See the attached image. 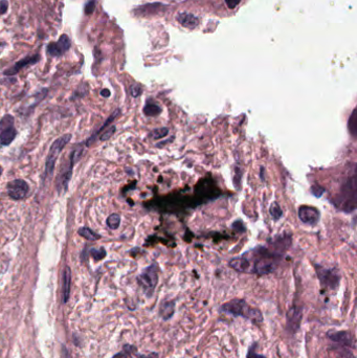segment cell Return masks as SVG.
<instances>
[{
	"instance_id": "cell-1",
	"label": "cell",
	"mask_w": 357,
	"mask_h": 358,
	"mask_svg": "<svg viewBox=\"0 0 357 358\" xmlns=\"http://www.w3.org/2000/svg\"><path fill=\"white\" fill-rule=\"evenodd\" d=\"M219 311L234 317H244L253 324H261L264 321L260 309L250 307L244 300H240V298H234V300L224 303L220 306Z\"/></svg>"
},
{
	"instance_id": "cell-2",
	"label": "cell",
	"mask_w": 357,
	"mask_h": 358,
	"mask_svg": "<svg viewBox=\"0 0 357 358\" xmlns=\"http://www.w3.org/2000/svg\"><path fill=\"white\" fill-rule=\"evenodd\" d=\"M70 139H71V134H65L61 137L57 138L52 144L45 161V176L53 175L57 159L59 155H60V153L63 151V149L65 148V146L70 142Z\"/></svg>"
},
{
	"instance_id": "cell-3",
	"label": "cell",
	"mask_w": 357,
	"mask_h": 358,
	"mask_svg": "<svg viewBox=\"0 0 357 358\" xmlns=\"http://www.w3.org/2000/svg\"><path fill=\"white\" fill-rule=\"evenodd\" d=\"M137 283L148 296H151L158 283V271L156 264H151L149 267L144 269V271L137 276Z\"/></svg>"
},
{
	"instance_id": "cell-4",
	"label": "cell",
	"mask_w": 357,
	"mask_h": 358,
	"mask_svg": "<svg viewBox=\"0 0 357 358\" xmlns=\"http://www.w3.org/2000/svg\"><path fill=\"white\" fill-rule=\"evenodd\" d=\"M315 270L324 288H328L331 290H336L339 288L341 275L335 269H328L319 265H315Z\"/></svg>"
},
{
	"instance_id": "cell-5",
	"label": "cell",
	"mask_w": 357,
	"mask_h": 358,
	"mask_svg": "<svg viewBox=\"0 0 357 358\" xmlns=\"http://www.w3.org/2000/svg\"><path fill=\"white\" fill-rule=\"evenodd\" d=\"M14 121V116L11 114H6L0 119V145L2 146L12 144L17 135Z\"/></svg>"
},
{
	"instance_id": "cell-6",
	"label": "cell",
	"mask_w": 357,
	"mask_h": 358,
	"mask_svg": "<svg viewBox=\"0 0 357 358\" xmlns=\"http://www.w3.org/2000/svg\"><path fill=\"white\" fill-rule=\"evenodd\" d=\"M7 189L13 200H22L30 193V186L23 179H14L8 184Z\"/></svg>"
},
{
	"instance_id": "cell-7",
	"label": "cell",
	"mask_w": 357,
	"mask_h": 358,
	"mask_svg": "<svg viewBox=\"0 0 357 358\" xmlns=\"http://www.w3.org/2000/svg\"><path fill=\"white\" fill-rule=\"evenodd\" d=\"M303 320V310L300 306H291L286 313V327L289 333L295 334L301 327Z\"/></svg>"
},
{
	"instance_id": "cell-8",
	"label": "cell",
	"mask_w": 357,
	"mask_h": 358,
	"mask_svg": "<svg viewBox=\"0 0 357 358\" xmlns=\"http://www.w3.org/2000/svg\"><path fill=\"white\" fill-rule=\"evenodd\" d=\"M73 166H74V164L71 162V159L69 158L68 163L63 165L62 168L60 169V172H59V175L57 177V182H56L59 194H63L67 191L68 184L70 182V178L72 175Z\"/></svg>"
},
{
	"instance_id": "cell-9",
	"label": "cell",
	"mask_w": 357,
	"mask_h": 358,
	"mask_svg": "<svg viewBox=\"0 0 357 358\" xmlns=\"http://www.w3.org/2000/svg\"><path fill=\"white\" fill-rule=\"evenodd\" d=\"M341 203L343 206H347V211H351L355 209V200H356V185H355V177L352 176L347 185L343 189V193L341 195Z\"/></svg>"
},
{
	"instance_id": "cell-10",
	"label": "cell",
	"mask_w": 357,
	"mask_h": 358,
	"mask_svg": "<svg viewBox=\"0 0 357 358\" xmlns=\"http://www.w3.org/2000/svg\"><path fill=\"white\" fill-rule=\"evenodd\" d=\"M327 337L331 342L344 346L346 348H355L354 337L348 331H329L327 333Z\"/></svg>"
},
{
	"instance_id": "cell-11",
	"label": "cell",
	"mask_w": 357,
	"mask_h": 358,
	"mask_svg": "<svg viewBox=\"0 0 357 358\" xmlns=\"http://www.w3.org/2000/svg\"><path fill=\"white\" fill-rule=\"evenodd\" d=\"M299 218L300 220L307 225H315L320 221L321 214L319 210H316L312 207L302 206L299 208Z\"/></svg>"
},
{
	"instance_id": "cell-12",
	"label": "cell",
	"mask_w": 357,
	"mask_h": 358,
	"mask_svg": "<svg viewBox=\"0 0 357 358\" xmlns=\"http://www.w3.org/2000/svg\"><path fill=\"white\" fill-rule=\"evenodd\" d=\"M70 39L66 35H62L57 42L47 45V53L52 57H60L70 48Z\"/></svg>"
},
{
	"instance_id": "cell-13",
	"label": "cell",
	"mask_w": 357,
	"mask_h": 358,
	"mask_svg": "<svg viewBox=\"0 0 357 358\" xmlns=\"http://www.w3.org/2000/svg\"><path fill=\"white\" fill-rule=\"evenodd\" d=\"M39 60H40V56L39 55H34V56H30V57H26L24 59L20 60V61H18L17 63H15L11 68L7 69L5 71L6 75H15L17 74L19 71L22 70L24 67L31 66L36 64Z\"/></svg>"
},
{
	"instance_id": "cell-14",
	"label": "cell",
	"mask_w": 357,
	"mask_h": 358,
	"mask_svg": "<svg viewBox=\"0 0 357 358\" xmlns=\"http://www.w3.org/2000/svg\"><path fill=\"white\" fill-rule=\"evenodd\" d=\"M228 265L238 272L252 273V263L246 258H235L228 262Z\"/></svg>"
},
{
	"instance_id": "cell-15",
	"label": "cell",
	"mask_w": 357,
	"mask_h": 358,
	"mask_svg": "<svg viewBox=\"0 0 357 358\" xmlns=\"http://www.w3.org/2000/svg\"><path fill=\"white\" fill-rule=\"evenodd\" d=\"M70 283H71V271L68 266L64 268L62 273V296L63 303H66L69 298L70 293Z\"/></svg>"
},
{
	"instance_id": "cell-16",
	"label": "cell",
	"mask_w": 357,
	"mask_h": 358,
	"mask_svg": "<svg viewBox=\"0 0 357 358\" xmlns=\"http://www.w3.org/2000/svg\"><path fill=\"white\" fill-rule=\"evenodd\" d=\"M175 313V302L167 301L163 302L160 307V314L164 321H169Z\"/></svg>"
},
{
	"instance_id": "cell-17",
	"label": "cell",
	"mask_w": 357,
	"mask_h": 358,
	"mask_svg": "<svg viewBox=\"0 0 357 358\" xmlns=\"http://www.w3.org/2000/svg\"><path fill=\"white\" fill-rule=\"evenodd\" d=\"M163 111L162 107L156 104V103H150V102H147V104L145 105L144 107V113L146 116H156L158 114H161V112Z\"/></svg>"
},
{
	"instance_id": "cell-18",
	"label": "cell",
	"mask_w": 357,
	"mask_h": 358,
	"mask_svg": "<svg viewBox=\"0 0 357 358\" xmlns=\"http://www.w3.org/2000/svg\"><path fill=\"white\" fill-rule=\"evenodd\" d=\"M78 234L80 235L81 237L85 238L86 240H89V241H95V240H98V239H101L100 235H98L95 232H93L89 227H81L80 229H79Z\"/></svg>"
},
{
	"instance_id": "cell-19",
	"label": "cell",
	"mask_w": 357,
	"mask_h": 358,
	"mask_svg": "<svg viewBox=\"0 0 357 358\" xmlns=\"http://www.w3.org/2000/svg\"><path fill=\"white\" fill-rule=\"evenodd\" d=\"M120 114H121V110H120V109H116V110H115V111H114V112H113V113L110 115V117L107 119V121L105 122V124H104V125H103V126L100 128V130H98L96 133H94V134H93V135H92V136H91V137L88 139V141H87V146L89 147V146L91 145V143L93 142V138H94V136H95L96 134L100 133V132H102L103 130H105V129H106V128H107V127H108V126H109V125L112 123L113 119H115L117 116H120Z\"/></svg>"
},
{
	"instance_id": "cell-20",
	"label": "cell",
	"mask_w": 357,
	"mask_h": 358,
	"mask_svg": "<svg viewBox=\"0 0 357 358\" xmlns=\"http://www.w3.org/2000/svg\"><path fill=\"white\" fill-rule=\"evenodd\" d=\"M124 350L126 351V353L128 354H132L134 355L136 358H158V354L155 352H151L149 354H141L136 352V348L133 346H125Z\"/></svg>"
},
{
	"instance_id": "cell-21",
	"label": "cell",
	"mask_w": 357,
	"mask_h": 358,
	"mask_svg": "<svg viewBox=\"0 0 357 358\" xmlns=\"http://www.w3.org/2000/svg\"><path fill=\"white\" fill-rule=\"evenodd\" d=\"M106 223L110 229H117L121 224V216L118 214H111L107 218Z\"/></svg>"
},
{
	"instance_id": "cell-22",
	"label": "cell",
	"mask_w": 357,
	"mask_h": 358,
	"mask_svg": "<svg viewBox=\"0 0 357 358\" xmlns=\"http://www.w3.org/2000/svg\"><path fill=\"white\" fill-rule=\"evenodd\" d=\"M83 153H84V146H83V145H79V146H76V147L72 150V152H71L69 158L71 159V162H72L73 164H75V163H78V162L80 161V159L82 158Z\"/></svg>"
},
{
	"instance_id": "cell-23",
	"label": "cell",
	"mask_w": 357,
	"mask_h": 358,
	"mask_svg": "<svg viewBox=\"0 0 357 358\" xmlns=\"http://www.w3.org/2000/svg\"><path fill=\"white\" fill-rule=\"evenodd\" d=\"M269 213H270V216L272 217L273 220H279V219L282 217L283 213H282V210L280 208V206L277 204L276 202H273L271 206H270V209H269Z\"/></svg>"
},
{
	"instance_id": "cell-24",
	"label": "cell",
	"mask_w": 357,
	"mask_h": 358,
	"mask_svg": "<svg viewBox=\"0 0 357 358\" xmlns=\"http://www.w3.org/2000/svg\"><path fill=\"white\" fill-rule=\"evenodd\" d=\"M168 134H169V129L166 128V127H163V128L154 129V130L150 133V136H151L152 138H154V139H161V138L166 137Z\"/></svg>"
},
{
	"instance_id": "cell-25",
	"label": "cell",
	"mask_w": 357,
	"mask_h": 358,
	"mask_svg": "<svg viewBox=\"0 0 357 358\" xmlns=\"http://www.w3.org/2000/svg\"><path fill=\"white\" fill-rule=\"evenodd\" d=\"M348 127H349V131L352 134V136H355L356 130H357V119H356V111L355 110H353V112L349 118Z\"/></svg>"
},
{
	"instance_id": "cell-26",
	"label": "cell",
	"mask_w": 357,
	"mask_h": 358,
	"mask_svg": "<svg viewBox=\"0 0 357 358\" xmlns=\"http://www.w3.org/2000/svg\"><path fill=\"white\" fill-rule=\"evenodd\" d=\"M90 254L93 257V259L95 261H100L102 259H104L106 257V250L105 248L101 247V248H92L90 250Z\"/></svg>"
},
{
	"instance_id": "cell-27",
	"label": "cell",
	"mask_w": 357,
	"mask_h": 358,
	"mask_svg": "<svg viewBox=\"0 0 357 358\" xmlns=\"http://www.w3.org/2000/svg\"><path fill=\"white\" fill-rule=\"evenodd\" d=\"M102 132H103V133L101 134L100 139H101V141H107L108 138H110V137L114 134V132H115V126L108 127V128H106L105 130H103Z\"/></svg>"
},
{
	"instance_id": "cell-28",
	"label": "cell",
	"mask_w": 357,
	"mask_h": 358,
	"mask_svg": "<svg viewBox=\"0 0 357 358\" xmlns=\"http://www.w3.org/2000/svg\"><path fill=\"white\" fill-rule=\"evenodd\" d=\"M257 344H252V346L249 348L248 350V353L246 355V358H266L264 355H260V354H257L256 351H254V348H256Z\"/></svg>"
},
{
	"instance_id": "cell-29",
	"label": "cell",
	"mask_w": 357,
	"mask_h": 358,
	"mask_svg": "<svg viewBox=\"0 0 357 358\" xmlns=\"http://www.w3.org/2000/svg\"><path fill=\"white\" fill-rule=\"evenodd\" d=\"M143 92V89L140 85H137V84H134L130 87V94L133 96V97H137V96H140Z\"/></svg>"
},
{
	"instance_id": "cell-30",
	"label": "cell",
	"mask_w": 357,
	"mask_h": 358,
	"mask_svg": "<svg viewBox=\"0 0 357 358\" xmlns=\"http://www.w3.org/2000/svg\"><path fill=\"white\" fill-rule=\"evenodd\" d=\"M94 8H95V3L93 0H90V2L87 3V5L85 6V13L87 15H91L94 12Z\"/></svg>"
},
{
	"instance_id": "cell-31",
	"label": "cell",
	"mask_w": 357,
	"mask_h": 358,
	"mask_svg": "<svg viewBox=\"0 0 357 358\" xmlns=\"http://www.w3.org/2000/svg\"><path fill=\"white\" fill-rule=\"evenodd\" d=\"M8 8H9V3L7 0H2L0 2V15H4L8 12Z\"/></svg>"
},
{
	"instance_id": "cell-32",
	"label": "cell",
	"mask_w": 357,
	"mask_h": 358,
	"mask_svg": "<svg viewBox=\"0 0 357 358\" xmlns=\"http://www.w3.org/2000/svg\"><path fill=\"white\" fill-rule=\"evenodd\" d=\"M241 170H239L238 168H236V172H235V176H234V184H235V187L238 189V187H239V184H238V182L240 181V178H241V175L239 176Z\"/></svg>"
},
{
	"instance_id": "cell-33",
	"label": "cell",
	"mask_w": 357,
	"mask_h": 358,
	"mask_svg": "<svg viewBox=\"0 0 357 358\" xmlns=\"http://www.w3.org/2000/svg\"><path fill=\"white\" fill-rule=\"evenodd\" d=\"M112 358H128V355L126 352H121V353H117L116 355H114Z\"/></svg>"
},
{
	"instance_id": "cell-34",
	"label": "cell",
	"mask_w": 357,
	"mask_h": 358,
	"mask_svg": "<svg viewBox=\"0 0 357 358\" xmlns=\"http://www.w3.org/2000/svg\"><path fill=\"white\" fill-rule=\"evenodd\" d=\"M101 95L104 96V97H109V96H110V90H108V89H103V90L101 91Z\"/></svg>"
},
{
	"instance_id": "cell-35",
	"label": "cell",
	"mask_w": 357,
	"mask_h": 358,
	"mask_svg": "<svg viewBox=\"0 0 357 358\" xmlns=\"http://www.w3.org/2000/svg\"><path fill=\"white\" fill-rule=\"evenodd\" d=\"M63 354H64V358H71L70 353L65 348H63Z\"/></svg>"
},
{
	"instance_id": "cell-36",
	"label": "cell",
	"mask_w": 357,
	"mask_h": 358,
	"mask_svg": "<svg viewBox=\"0 0 357 358\" xmlns=\"http://www.w3.org/2000/svg\"><path fill=\"white\" fill-rule=\"evenodd\" d=\"M3 172H4V169H3V167H2V166H0V176H2Z\"/></svg>"
}]
</instances>
